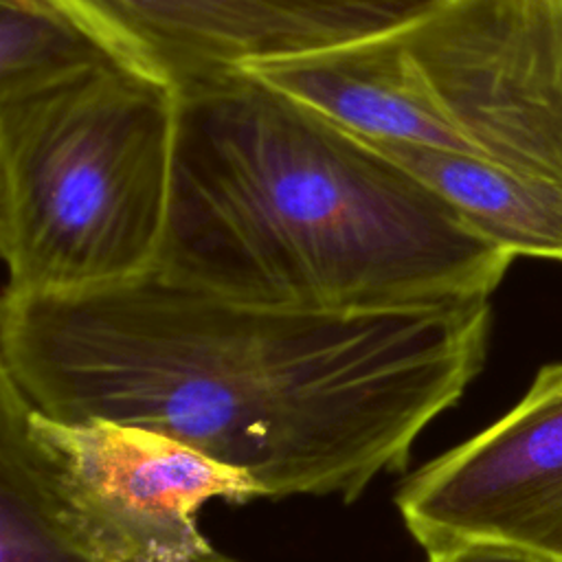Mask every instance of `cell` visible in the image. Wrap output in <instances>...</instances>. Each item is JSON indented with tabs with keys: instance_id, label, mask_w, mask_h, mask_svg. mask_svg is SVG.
Masks as SVG:
<instances>
[{
	"instance_id": "1",
	"label": "cell",
	"mask_w": 562,
	"mask_h": 562,
	"mask_svg": "<svg viewBox=\"0 0 562 562\" xmlns=\"http://www.w3.org/2000/svg\"><path fill=\"white\" fill-rule=\"evenodd\" d=\"M490 299L382 312L244 303L156 272L0 299V373L37 411L162 432L263 498H360L481 373Z\"/></svg>"
},
{
	"instance_id": "2",
	"label": "cell",
	"mask_w": 562,
	"mask_h": 562,
	"mask_svg": "<svg viewBox=\"0 0 562 562\" xmlns=\"http://www.w3.org/2000/svg\"><path fill=\"white\" fill-rule=\"evenodd\" d=\"M154 272L226 299L382 312L490 299L516 259L353 132L228 72L184 86Z\"/></svg>"
},
{
	"instance_id": "3",
	"label": "cell",
	"mask_w": 562,
	"mask_h": 562,
	"mask_svg": "<svg viewBox=\"0 0 562 562\" xmlns=\"http://www.w3.org/2000/svg\"><path fill=\"white\" fill-rule=\"evenodd\" d=\"M241 72L362 138L562 184V0H428L373 35Z\"/></svg>"
},
{
	"instance_id": "4",
	"label": "cell",
	"mask_w": 562,
	"mask_h": 562,
	"mask_svg": "<svg viewBox=\"0 0 562 562\" xmlns=\"http://www.w3.org/2000/svg\"><path fill=\"white\" fill-rule=\"evenodd\" d=\"M180 92L114 61L0 99L4 292L75 294L154 272Z\"/></svg>"
},
{
	"instance_id": "5",
	"label": "cell",
	"mask_w": 562,
	"mask_h": 562,
	"mask_svg": "<svg viewBox=\"0 0 562 562\" xmlns=\"http://www.w3.org/2000/svg\"><path fill=\"white\" fill-rule=\"evenodd\" d=\"M0 468L86 562H241L200 531L198 512L263 498L244 472L162 432L50 417L2 373Z\"/></svg>"
},
{
	"instance_id": "6",
	"label": "cell",
	"mask_w": 562,
	"mask_h": 562,
	"mask_svg": "<svg viewBox=\"0 0 562 562\" xmlns=\"http://www.w3.org/2000/svg\"><path fill=\"white\" fill-rule=\"evenodd\" d=\"M395 505L426 551L496 540L562 562V362L501 419L411 474Z\"/></svg>"
},
{
	"instance_id": "7",
	"label": "cell",
	"mask_w": 562,
	"mask_h": 562,
	"mask_svg": "<svg viewBox=\"0 0 562 562\" xmlns=\"http://www.w3.org/2000/svg\"><path fill=\"white\" fill-rule=\"evenodd\" d=\"M182 61V86L250 61L301 57L373 35L428 0H156Z\"/></svg>"
},
{
	"instance_id": "8",
	"label": "cell",
	"mask_w": 562,
	"mask_h": 562,
	"mask_svg": "<svg viewBox=\"0 0 562 562\" xmlns=\"http://www.w3.org/2000/svg\"><path fill=\"white\" fill-rule=\"evenodd\" d=\"M362 140L437 191L472 228L509 255L562 263L560 182L404 140Z\"/></svg>"
},
{
	"instance_id": "9",
	"label": "cell",
	"mask_w": 562,
	"mask_h": 562,
	"mask_svg": "<svg viewBox=\"0 0 562 562\" xmlns=\"http://www.w3.org/2000/svg\"><path fill=\"white\" fill-rule=\"evenodd\" d=\"M112 61L86 33L33 0H0V99Z\"/></svg>"
},
{
	"instance_id": "10",
	"label": "cell",
	"mask_w": 562,
	"mask_h": 562,
	"mask_svg": "<svg viewBox=\"0 0 562 562\" xmlns=\"http://www.w3.org/2000/svg\"><path fill=\"white\" fill-rule=\"evenodd\" d=\"M99 13L112 59L145 79L182 86V61L156 0H90Z\"/></svg>"
},
{
	"instance_id": "11",
	"label": "cell",
	"mask_w": 562,
	"mask_h": 562,
	"mask_svg": "<svg viewBox=\"0 0 562 562\" xmlns=\"http://www.w3.org/2000/svg\"><path fill=\"white\" fill-rule=\"evenodd\" d=\"M428 562H549L547 558L496 540H454L428 551Z\"/></svg>"
}]
</instances>
